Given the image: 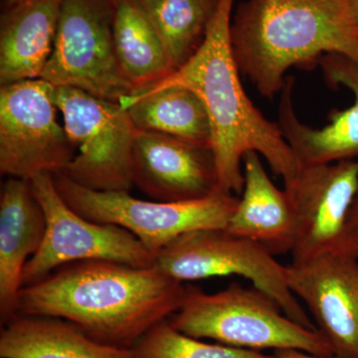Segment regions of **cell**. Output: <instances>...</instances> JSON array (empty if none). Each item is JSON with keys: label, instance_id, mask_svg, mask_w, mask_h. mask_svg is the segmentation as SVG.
<instances>
[{"label": "cell", "instance_id": "6da1fadb", "mask_svg": "<svg viewBox=\"0 0 358 358\" xmlns=\"http://www.w3.org/2000/svg\"><path fill=\"white\" fill-rule=\"evenodd\" d=\"M185 291L183 282L155 266L76 261L21 288L14 315L58 317L105 345L131 348L178 312Z\"/></svg>", "mask_w": 358, "mask_h": 358}, {"label": "cell", "instance_id": "7a4b0ae2", "mask_svg": "<svg viewBox=\"0 0 358 358\" xmlns=\"http://www.w3.org/2000/svg\"><path fill=\"white\" fill-rule=\"evenodd\" d=\"M234 1L219 0L203 43L187 63L159 83L134 93L182 87L196 94L210 121L211 150L221 190L240 194L246 152L262 155L285 185L296 178L300 164L278 122L268 121L245 93L231 47Z\"/></svg>", "mask_w": 358, "mask_h": 358}, {"label": "cell", "instance_id": "3957f363", "mask_svg": "<svg viewBox=\"0 0 358 358\" xmlns=\"http://www.w3.org/2000/svg\"><path fill=\"white\" fill-rule=\"evenodd\" d=\"M240 74L264 98L281 93L291 67L341 54L358 64V24L350 0H246L231 21Z\"/></svg>", "mask_w": 358, "mask_h": 358}, {"label": "cell", "instance_id": "277c9868", "mask_svg": "<svg viewBox=\"0 0 358 358\" xmlns=\"http://www.w3.org/2000/svg\"><path fill=\"white\" fill-rule=\"evenodd\" d=\"M174 329L195 338L244 350H298L334 357L331 345L317 329L285 315L268 294L252 286L231 282L217 293L185 287L178 312L169 317Z\"/></svg>", "mask_w": 358, "mask_h": 358}, {"label": "cell", "instance_id": "5b68a950", "mask_svg": "<svg viewBox=\"0 0 358 358\" xmlns=\"http://www.w3.org/2000/svg\"><path fill=\"white\" fill-rule=\"evenodd\" d=\"M53 178L59 194L79 215L124 228L155 255L185 233L225 229L239 202L233 193L224 192L194 201H148L127 192L90 189L62 173Z\"/></svg>", "mask_w": 358, "mask_h": 358}, {"label": "cell", "instance_id": "8992f818", "mask_svg": "<svg viewBox=\"0 0 358 358\" xmlns=\"http://www.w3.org/2000/svg\"><path fill=\"white\" fill-rule=\"evenodd\" d=\"M54 99L78 152L62 174L96 192L134 186L133 150L138 129L119 103L72 87H55Z\"/></svg>", "mask_w": 358, "mask_h": 358}, {"label": "cell", "instance_id": "52a82bcc", "mask_svg": "<svg viewBox=\"0 0 358 358\" xmlns=\"http://www.w3.org/2000/svg\"><path fill=\"white\" fill-rule=\"evenodd\" d=\"M155 267L180 282L217 275H240L271 296L289 319L317 329L289 289L287 266L278 262L262 245L248 238L226 229L192 231L160 250L155 256Z\"/></svg>", "mask_w": 358, "mask_h": 358}, {"label": "cell", "instance_id": "ba28073f", "mask_svg": "<svg viewBox=\"0 0 358 358\" xmlns=\"http://www.w3.org/2000/svg\"><path fill=\"white\" fill-rule=\"evenodd\" d=\"M115 0H62L53 52L41 79L119 103L133 93L114 43Z\"/></svg>", "mask_w": 358, "mask_h": 358}, {"label": "cell", "instance_id": "9c48e42d", "mask_svg": "<svg viewBox=\"0 0 358 358\" xmlns=\"http://www.w3.org/2000/svg\"><path fill=\"white\" fill-rule=\"evenodd\" d=\"M55 87L41 79L0 88V171L31 179L62 173L76 155L64 127L57 121Z\"/></svg>", "mask_w": 358, "mask_h": 358}, {"label": "cell", "instance_id": "30bf717a", "mask_svg": "<svg viewBox=\"0 0 358 358\" xmlns=\"http://www.w3.org/2000/svg\"><path fill=\"white\" fill-rule=\"evenodd\" d=\"M30 181L46 216L47 227L41 248L23 270L22 288L76 261H115L138 268L155 266L157 255L129 231L93 222L73 210L59 194L53 174H36Z\"/></svg>", "mask_w": 358, "mask_h": 358}, {"label": "cell", "instance_id": "8fae6325", "mask_svg": "<svg viewBox=\"0 0 358 358\" xmlns=\"http://www.w3.org/2000/svg\"><path fill=\"white\" fill-rule=\"evenodd\" d=\"M296 218L293 262L338 252L348 212L358 192V159L301 164L285 185Z\"/></svg>", "mask_w": 358, "mask_h": 358}, {"label": "cell", "instance_id": "7c38bea8", "mask_svg": "<svg viewBox=\"0 0 358 358\" xmlns=\"http://www.w3.org/2000/svg\"><path fill=\"white\" fill-rule=\"evenodd\" d=\"M287 280L317 331L341 358H358V260L331 252L287 266Z\"/></svg>", "mask_w": 358, "mask_h": 358}, {"label": "cell", "instance_id": "4fadbf2b", "mask_svg": "<svg viewBox=\"0 0 358 358\" xmlns=\"http://www.w3.org/2000/svg\"><path fill=\"white\" fill-rule=\"evenodd\" d=\"M133 180L155 201H194L222 192L211 148L155 131L136 134Z\"/></svg>", "mask_w": 358, "mask_h": 358}, {"label": "cell", "instance_id": "5bb4252c", "mask_svg": "<svg viewBox=\"0 0 358 358\" xmlns=\"http://www.w3.org/2000/svg\"><path fill=\"white\" fill-rule=\"evenodd\" d=\"M331 88L343 86L352 92L355 102L345 110H331V124L313 129L294 112V78L286 77L281 91L278 124L299 164H331L358 159V64L341 54H326L317 61Z\"/></svg>", "mask_w": 358, "mask_h": 358}, {"label": "cell", "instance_id": "9a60e30c", "mask_svg": "<svg viewBox=\"0 0 358 358\" xmlns=\"http://www.w3.org/2000/svg\"><path fill=\"white\" fill-rule=\"evenodd\" d=\"M46 216L30 179L9 178L0 194V320L15 315L26 264L43 243Z\"/></svg>", "mask_w": 358, "mask_h": 358}, {"label": "cell", "instance_id": "2e32d148", "mask_svg": "<svg viewBox=\"0 0 358 358\" xmlns=\"http://www.w3.org/2000/svg\"><path fill=\"white\" fill-rule=\"evenodd\" d=\"M243 176V195L225 229L262 245L274 256L292 253L296 218L286 190L274 185L258 152L245 154Z\"/></svg>", "mask_w": 358, "mask_h": 358}, {"label": "cell", "instance_id": "e0dca14e", "mask_svg": "<svg viewBox=\"0 0 358 358\" xmlns=\"http://www.w3.org/2000/svg\"><path fill=\"white\" fill-rule=\"evenodd\" d=\"M62 0H26L0 18V85L39 79L53 52Z\"/></svg>", "mask_w": 358, "mask_h": 358}, {"label": "cell", "instance_id": "ac0fdd59", "mask_svg": "<svg viewBox=\"0 0 358 358\" xmlns=\"http://www.w3.org/2000/svg\"><path fill=\"white\" fill-rule=\"evenodd\" d=\"M0 358H134V355L131 348L96 341L68 320L14 315L2 326Z\"/></svg>", "mask_w": 358, "mask_h": 358}, {"label": "cell", "instance_id": "d6986e66", "mask_svg": "<svg viewBox=\"0 0 358 358\" xmlns=\"http://www.w3.org/2000/svg\"><path fill=\"white\" fill-rule=\"evenodd\" d=\"M138 131L176 136L211 148L210 121L196 94L182 87L134 93L119 102Z\"/></svg>", "mask_w": 358, "mask_h": 358}, {"label": "cell", "instance_id": "ffe728a7", "mask_svg": "<svg viewBox=\"0 0 358 358\" xmlns=\"http://www.w3.org/2000/svg\"><path fill=\"white\" fill-rule=\"evenodd\" d=\"M114 43L133 93L159 83L173 72L141 0H115Z\"/></svg>", "mask_w": 358, "mask_h": 358}, {"label": "cell", "instance_id": "44dd1931", "mask_svg": "<svg viewBox=\"0 0 358 358\" xmlns=\"http://www.w3.org/2000/svg\"><path fill=\"white\" fill-rule=\"evenodd\" d=\"M159 34L173 72L203 43L219 0H141Z\"/></svg>", "mask_w": 358, "mask_h": 358}, {"label": "cell", "instance_id": "7402d4cb", "mask_svg": "<svg viewBox=\"0 0 358 358\" xmlns=\"http://www.w3.org/2000/svg\"><path fill=\"white\" fill-rule=\"evenodd\" d=\"M134 358H268L257 350L206 343L181 333L169 320L155 324L131 348Z\"/></svg>", "mask_w": 358, "mask_h": 358}, {"label": "cell", "instance_id": "603a6c76", "mask_svg": "<svg viewBox=\"0 0 358 358\" xmlns=\"http://www.w3.org/2000/svg\"><path fill=\"white\" fill-rule=\"evenodd\" d=\"M338 252H343L358 260V192L348 212Z\"/></svg>", "mask_w": 358, "mask_h": 358}, {"label": "cell", "instance_id": "cb8c5ba5", "mask_svg": "<svg viewBox=\"0 0 358 358\" xmlns=\"http://www.w3.org/2000/svg\"><path fill=\"white\" fill-rule=\"evenodd\" d=\"M268 358H341L338 357H320L298 350H274V353Z\"/></svg>", "mask_w": 358, "mask_h": 358}, {"label": "cell", "instance_id": "d4e9b609", "mask_svg": "<svg viewBox=\"0 0 358 358\" xmlns=\"http://www.w3.org/2000/svg\"><path fill=\"white\" fill-rule=\"evenodd\" d=\"M350 6H352L353 15L358 24V0H350Z\"/></svg>", "mask_w": 358, "mask_h": 358}, {"label": "cell", "instance_id": "484cf974", "mask_svg": "<svg viewBox=\"0 0 358 358\" xmlns=\"http://www.w3.org/2000/svg\"><path fill=\"white\" fill-rule=\"evenodd\" d=\"M23 1H26V0H3L4 9L16 6Z\"/></svg>", "mask_w": 358, "mask_h": 358}]
</instances>
